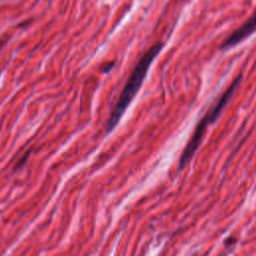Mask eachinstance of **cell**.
I'll return each instance as SVG.
<instances>
[{"instance_id":"5b68a950","label":"cell","mask_w":256,"mask_h":256,"mask_svg":"<svg viewBox=\"0 0 256 256\" xmlns=\"http://www.w3.org/2000/svg\"><path fill=\"white\" fill-rule=\"evenodd\" d=\"M6 39H0V51L2 50V48H3V46H4V44L6 43Z\"/></svg>"},{"instance_id":"6da1fadb","label":"cell","mask_w":256,"mask_h":256,"mask_svg":"<svg viewBox=\"0 0 256 256\" xmlns=\"http://www.w3.org/2000/svg\"><path fill=\"white\" fill-rule=\"evenodd\" d=\"M164 46L163 42H156L153 44L140 58V60L135 65L134 69L130 73V76L128 77L119 97L118 100L110 114V117L106 123V133H110L119 123L121 120L123 114L125 113L126 109L140 90L143 81L148 73V70L154 61V59L157 57V55L160 53Z\"/></svg>"},{"instance_id":"7a4b0ae2","label":"cell","mask_w":256,"mask_h":256,"mask_svg":"<svg viewBox=\"0 0 256 256\" xmlns=\"http://www.w3.org/2000/svg\"><path fill=\"white\" fill-rule=\"evenodd\" d=\"M243 75L239 74L232 83L227 87V89L218 97V99L210 106L208 111L203 115V117L200 119L198 124L196 125L193 134L191 138L189 139L188 143L186 144L180 159H179V170L183 169L187 163L192 159L195 152L198 150L202 139L205 135L207 127H209L211 124H213L221 115L227 104L230 102L231 98L233 97L236 89L240 85L242 81Z\"/></svg>"},{"instance_id":"3957f363","label":"cell","mask_w":256,"mask_h":256,"mask_svg":"<svg viewBox=\"0 0 256 256\" xmlns=\"http://www.w3.org/2000/svg\"><path fill=\"white\" fill-rule=\"evenodd\" d=\"M254 31H256V11L250 16V18L241 25L238 29L233 31L220 46L221 50H226L232 48L242 42L245 38L250 36Z\"/></svg>"},{"instance_id":"8992f818","label":"cell","mask_w":256,"mask_h":256,"mask_svg":"<svg viewBox=\"0 0 256 256\" xmlns=\"http://www.w3.org/2000/svg\"><path fill=\"white\" fill-rule=\"evenodd\" d=\"M194 256H196V255H194Z\"/></svg>"},{"instance_id":"277c9868","label":"cell","mask_w":256,"mask_h":256,"mask_svg":"<svg viewBox=\"0 0 256 256\" xmlns=\"http://www.w3.org/2000/svg\"><path fill=\"white\" fill-rule=\"evenodd\" d=\"M113 67H114V62L107 63V64L102 68V71H103L104 73H107V72H109Z\"/></svg>"}]
</instances>
